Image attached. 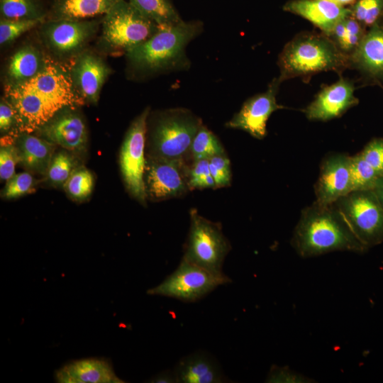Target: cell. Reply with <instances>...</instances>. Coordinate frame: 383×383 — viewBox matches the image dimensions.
Instances as JSON below:
<instances>
[{"label":"cell","mask_w":383,"mask_h":383,"mask_svg":"<svg viewBox=\"0 0 383 383\" xmlns=\"http://www.w3.org/2000/svg\"><path fill=\"white\" fill-rule=\"evenodd\" d=\"M292 245L304 258L334 251L363 253L367 250L355 236L335 204L313 202L302 210Z\"/></svg>","instance_id":"obj_1"},{"label":"cell","mask_w":383,"mask_h":383,"mask_svg":"<svg viewBox=\"0 0 383 383\" xmlns=\"http://www.w3.org/2000/svg\"><path fill=\"white\" fill-rule=\"evenodd\" d=\"M201 28L200 23L194 21L159 25L152 37L126 52L129 65L143 74L186 67V46L199 34Z\"/></svg>","instance_id":"obj_2"},{"label":"cell","mask_w":383,"mask_h":383,"mask_svg":"<svg viewBox=\"0 0 383 383\" xmlns=\"http://www.w3.org/2000/svg\"><path fill=\"white\" fill-rule=\"evenodd\" d=\"M279 79L303 77L325 71L341 73L350 68V57L324 33L302 32L284 47L278 57Z\"/></svg>","instance_id":"obj_3"},{"label":"cell","mask_w":383,"mask_h":383,"mask_svg":"<svg viewBox=\"0 0 383 383\" xmlns=\"http://www.w3.org/2000/svg\"><path fill=\"white\" fill-rule=\"evenodd\" d=\"M201 126V119L186 109L158 113L150 128L148 155L182 158Z\"/></svg>","instance_id":"obj_4"},{"label":"cell","mask_w":383,"mask_h":383,"mask_svg":"<svg viewBox=\"0 0 383 383\" xmlns=\"http://www.w3.org/2000/svg\"><path fill=\"white\" fill-rule=\"evenodd\" d=\"M158 26L129 1L118 0L104 14L102 40L110 49L126 52L152 37Z\"/></svg>","instance_id":"obj_5"},{"label":"cell","mask_w":383,"mask_h":383,"mask_svg":"<svg viewBox=\"0 0 383 383\" xmlns=\"http://www.w3.org/2000/svg\"><path fill=\"white\" fill-rule=\"evenodd\" d=\"M191 224L183 258L213 274L223 275L224 260L231 247L218 223L190 212Z\"/></svg>","instance_id":"obj_6"},{"label":"cell","mask_w":383,"mask_h":383,"mask_svg":"<svg viewBox=\"0 0 383 383\" xmlns=\"http://www.w3.org/2000/svg\"><path fill=\"white\" fill-rule=\"evenodd\" d=\"M334 204L365 248L383 242V207L372 190L351 192Z\"/></svg>","instance_id":"obj_7"},{"label":"cell","mask_w":383,"mask_h":383,"mask_svg":"<svg viewBox=\"0 0 383 383\" xmlns=\"http://www.w3.org/2000/svg\"><path fill=\"white\" fill-rule=\"evenodd\" d=\"M230 282L231 279L226 274H213L182 258L177 268L159 285L148 289L147 294L193 302Z\"/></svg>","instance_id":"obj_8"},{"label":"cell","mask_w":383,"mask_h":383,"mask_svg":"<svg viewBox=\"0 0 383 383\" xmlns=\"http://www.w3.org/2000/svg\"><path fill=\"white\" fill-rule=\"evenodd\" d=\"M149 109L146 108L130 125L121 145L119 164L129 194L145 205L148 198L144 182L146 165L145 137Z\"/></svg>","instance_id":"obj_9"},{"label":"cell","mask_w":383,"mask_h":383,"mask_svg":"<svg viewBox=\"0 0 383 383\" xmlns=\"http://www.w3.org/2000/svg\"><path fill=\"white\" fill-rule=\"evenodd\" d=\"M189 174L183 158L148 155L144 174L148 198L160 201L181 196L190 189Z\"/></svg>","instance_id":"obj_10"},{"label":"cell","mask_w":383,"mask_h":383,"mask_svg":"<svg viewBox=\"0 0 383 383\" xmlns=\"http://www.w3.org/2000/svg\"><path fill=\"white\" fill-rule=\"evenodd\" d=\"M4 91L5 99L15 111L20 133L37 131L64 109L22 84H7Z\"/></svg>","instance_id":"obj_11"},{"label":"cell","mask_w":383,"mask_h":383,"mask_svg":"<svg viewBox=\"0 0 383 383\" xmlns=\"http://www.w3.org/2000/svg\"><path fill=\"white\" fill-rule=\"evenodd\" d=\"M280 84L279 78H275L267 91L246 100L240 111L226 123V126L245 131L257 139L264 138L267 135L268 118L274 111L284 108L276 100Z\"/></svg>","instance_id":"obj_12"},{"label":"cell","mask_w":383,"mask_h":383,"mask_svg":"<svg viewBox=\"0 0 383 383\" xmlns=\"http://www.w3.org/2000/svg\"><path fill=\"white\" fill-rule=\"evenodd\" d=\"M351 157L336 153L325 157L315 184L316 201L321 205L333 204L352 192Z\"/></svg>","instance_id":"obj_13"},{"label":"cell","mask_w":383,"mask_h":383,"mask_svg":"<svg viewBox=\"0 0 383 383\" xmlns=\"http://www.w3.org/2000/svg\"><path fill=\"white\" fill-rule=\"evenodd\" d=\"M76 107L59 111L38 131L40 136L72 153L82 152L87 144V130Z\"/></svg>","instance_id":"obj_14"},{"label":"cell","mask_w":383,"mask_h":383,"mask_svg":"<svg viewBox=\"0 0 383 383\" xmlns=\"http://www.w3.org/2000/svg\"><path fill=\"white\" fill-rule=\"evenodd\" d=\"M95 21L50 20L43 25V35L49 48L60 55L79 52L97 28Z\"/></svg>","instance_id":"obj_15"},{"label":"cell","mask_w":383,"mask_h":383,"mask_svg":"<svg viewBox=\"0 0 383 383\" xmlns=\"http://www.w3.org/2000/svg\"><path fill=\"white\" fill-rule=\"evenodd\" d=\"M355 89L354 83L343 77L324 87L305 109L306 118L311 121H326L341 116L359 102L354 95Z\"/></svg>","instance_id":"obj_16"},{"label":"cell","mask_w":383,"mask_h":383,"mask_svg":"<svg viewBox=\"0 0 383 383\" xmlns=\"http://www.w3.org/2000/svg\"><path fill=\"white\" fill-rule=\"evenodd\" d=\"M350 68L359 71L368 82L383 83V18L367 29L350 56Z\"/></svg>","instance_id":"obj_17"},{"label":"cell","mask_w":383,"mask_h":383,"mask_svg":"<svg viewBox=\"0 0 383 383\" xmlns=\"http://www.w3.org/2000/svg\"><path fill=\"white\" fill-rule=\"evenodd\" d=\"M111 70L96 54L84 52L75 60L71 71L74 85L84 101L96 104Z\"/></svg>","instance_id":"obj_18"},{"label":"cell","mask_w":383,"mask_h":383,"mask_svg":"<svg viewBox=\"0 0 383 383\" xmlns=\"http://www.w3.org/2000/svg\"><path fill=\"white\" fill-rule=\"evenodd\" d=\"M60 383H121L109 359L89 357L72 360L55 372Z\"/></svg>","instance_id":"obj_19"},{"label":"cell","mask_w":383,"mask_h":383,"mask_svg":"<svg viewBox=\"0 0 383 383\" xmlns=\"http://www.w3.org/2000/svg\"><path fill=\"white\" fill-rule=\"evenodd\" d=\"M283 9L310 21L328 35L342 19L350 14V11L328 0H291Z\"/></svg>","instance_id":"obj_20"},{"label":"cell","mask_w":383,"mask_h":383,"mask_svg":"<svg viewBox=\"0 0 383 383\" xmlns=\"http://www.w3.org/2000/svg\"><path fill=\"white\" fill-rule=\"evenodd\" d=\"M20 163L29 172L45 175L55 154V144L46 139L21 132L15 138Z\"/></svg>","instance_id":"obj_21"},{"label":"cell","mask_w":383,"mask_h":383,"mask_svg":"<svg viewBox=\"0 0 383 383\" xmlns=\"http://www.w3.org/2000/svg\"><path fill=\"white\" fill-rule=\"evenodd\" d=\"M174 372L177 382L182 383H216L223 379L218 364L204 353L183 357Z\"/></svg>","instance_id":"obj_22"},{"label":"cell","mask_w":383,"mask_h":383,"mask_svg":"<svg viewBox=\"0 0 383 383\" xmlns=\"http://www.w3.org/2000/svg\"><path fill=\"white\" fill-rule=\"evenodd\" d=\"M118 0H54L52 20H88L106 14Z\"/></svg>","instance_id":"obj_23"},{"label":"cell","mask_w":383,"mask_h":383,"mask_svg":"<svg viewBox=\"0 0 383 383\" xmlns=\"http://www.w3.org/2000/svg\"><path fill=\"white\" fill-rule=\"evenodd\" d=\"M45 62L42 54L33 46L18 49L10 58L7 67L9 84H16L33 77Z\"/></svg>","instance_id":"obj_24"},{"label":"cell","mask_w":383,"mask_h":383,"mask_svg":"<svg viewBox=\"0 0 383 383\" xmlns=\"http://www.w3.org/2000/svg\"><path fill=\"white\" fill-rule=\"evenodd\" d=\"M367 29L351 14L342 19L327 36L350 57L356 50Z\"/></svg>","instance_id":"obj_25"},{"label":"cell","mask_w":383,"mask_h":383,"mask_svg":"<svg viewBox=\"0 0 383 383\" xmlns=\"http://www.w3.org/2000/svg\"><path fill=\"white\" fill-rule=\"evenodd\" d=\"M128 1L158 25H174L182 21L169 0H128Z\"/></svg>","instance_id":"obj_26"},{"label":"cell","mask_w":383,"mask_h":383,"mask_svg":"<svg viewBox=\"0 0 383 383\" xmlns=\"http://www.w3.org/2000/svg\"><path fill=\"white\" fill-rule=\"evenodd\" d=\"M79 166L74 153L65 149L60 150L52 156L45 174L46 179L51 185L63 187Z\"/></svg>","instance_id":"obj_27"},{"label":"cell","mask_w":383,"mask_h":383,"mask_svg":"<svg viewBox=\"0 0 383 383\" xmlns=\"http://www.w3.org/2000/svg\"><path fill=\"white\" fill-rule=\"evenodd\" d=\"M1 18L43 19L45 13L37 0H0Z\"/></svg>","instance_id":"obj_28"},{"label":"cell","mask_w":383,"mask_h":383,"mask_svg":"<svg viewBox=\"0 0 383 383\" xmlns=\"http://www.w3.org/2000/svg\"><path fill=\"white\" fill-rule=\"evenodd\" d=\"M190 150L194 160L226 155L225 150L218 138L203 125L196 134Z\"/></svg>","instance_id":"obj_29"},{"label":"cell","mask_w":383,"mask_h":383,"mask_svg":"<svg viewBox=\"0 0 383 383\" xmlns=\"http://www.w3.org/2000/svg\"><path fill=\"white\" fill-rule=\"evenodd\" d=\"M350 169L352 192L373 190L380 176L360 153L351 157Z\"/></svg>","instance_id":"obj_30"},{"label":"cell","mask_w":383,"mask_h":383,"mask_svg":"<svg viewBox=\"0 0 383 383\" xmlns=\"http://www.w3.org/2000/svg\"><path fill=\"white\" fill-rule=\"evenodd\" d=\"M94 179L91 172L83 166H79L71 174L64 185L67 195L76 201L87 199L94 189Z\"/></svg>","instance_id":"obj_31"},{"label":"cell","mask_w":383,"mask_h":383,"mask_svg":"<svg viewBox=\"0 0 383 383\" xmlns=\"http://www.w3.org/2000/svg\"><path fill=\"white\" fill-rule=\"evenodd\" d=\"M349 9L351 16L368 29L383 18V0H356Z\"/></svg>","instance_id":"obj_32"},{"label":"cell","mask_w":383,"mask_h":383,"mask_svg":"<svg viewBox=\"0 0 383 383\" xmlns=\"http://www.w3.org/2000/svg\"><path fill=\"white\" fill-rule=\"evenodd\" d=\"M18 163H20V157L15 144V138L11 135H4L1 138L0 147V178L1 181H8L15 174L16 166Z\"/></svg>","instance_id":"obj_33"},{"label":"cell","mask_w":383,"mask_h":383,"mask_svg":"<svg viewBox=\"0 0 383 383\" xmlns=\"http://www.w3.org/2000/svg\"><path fill=\"white\" fill-rule=\"evenodd\" d=\"M43 19H5L0 21V44L11 43L21 35L41 23Z\"/></svg>","instance_id":"obj_34"},{"label":"cell","mask_w":383,"mask_h":383,"mask_svg":"<svg viewBox=\"0 0 383 383\" xmlns=\"http://www.w3.org/2000/svg\"><path fill=\"white\" fill-rule=\"evenodd\" d=\"M35 179L29 172L15 174L6 181L1 196L6 199H16L35 191Z\"/></svg>","instance_id":"obj_35"},{"label":"cell","mask_w":383,"mask_h":383,"mask_svg":"<svg viewBox=\"0 0 383 383\" xmlns=\"http://www.w3.org/2000/svg\"><path fill=\"white\" fill-rule=\"evenodd\" d=\"M189 186L190 189L216 188L210 172L209 159L194 160L189 170Z\"/></svg>","instance_id":"obj_36"},{"label":"cell","mask_w":383,"mask_h":383,"mask_svg":"<svg viewBox=\"0 0 383 383\" xmlns=\"http://www.w3.org/2000/svg\"><path fill=\"white\" fill-rule=\"evenodd\" d=\"M211 174L215 181L216 188L228 187L231 184V162L226 155H217L209 159Z\"/></svg>","instance_id":"obj_37"},{"label":"cell","mask_w":383,"mask_h":383,"mask_svg":"<svg viewBox=\"0 0 383 383\" xmlns=\"http://www.w3.org/2000/svg\"><path fill=\"white\" fill-rule=\"evenodd\" d=\"M360 153L377 173L383 177V138L372 139Z\"/></svg>","instance_id":"obj_38"},{"label":"cell","mask_w":383,"mask_h":383,"mask_svg":"<svg viewBox=\"0 0 383 383\" xmlns=\"http://www.w3.org/2000/svg\"><path fill=\"white\" fill-rule=\"evenodd\" d=\"M272 383H307L311 379L287 367L272 366L267 377Z\"/></svg>","instance_id":"obj_39"},{"label":"cell","mask_w":383,"mask_h":383,"mask_svg":"<svg viewBox=\"0 0 383 383\" xmlns=\"http://www.w3.org/2000/svg\"><path fill=\"white\" fill-rule=\"evenodd\" d=\"M14 126L18 127L15 111L11 104L5 99L0 102V131L1 133H9Z\"/></svg>","instance_id":"obj_40"},{"label":"cell","mask_w":383,"mask_h":383,"mask_svg":"<svg viewBox=\"0 0 383 383\" xmlns=\"http://www.w3.org/2000/svg\"><path fill=\"white\" fill-rule=\"evenodd\" d=\"M157 383L177 382L174 372L165 371L155 376L151 381Z\"/></svg>","instance_id":"obj_41"},{"label":"cell","mask_w":383,"mask_h":383,"mask_svg":"<svg viewBox=\"0 0 383 383\" xmlns=\"http://www.w3.org/2000/svg\"><path fill=\"white\" fill-rule=\"evenodd\" d=\"M383 207V177H380L372 190Z\"/></svg>","instance_id":"obj_42"},{"label":"cell","mask_w":383,"mask_h":383,"mask_svg":"<svg viewBox=\"0 0 383 383\" xmlns=\"http://www.w3.org/2000/svg\"><path fill=\"white\" fill-rule=\"evenodd\" d=\"M339 6H344L348 4H353L356 0H328Z\"/></svg>","instance_id":"obj_43"}]
</instances>
